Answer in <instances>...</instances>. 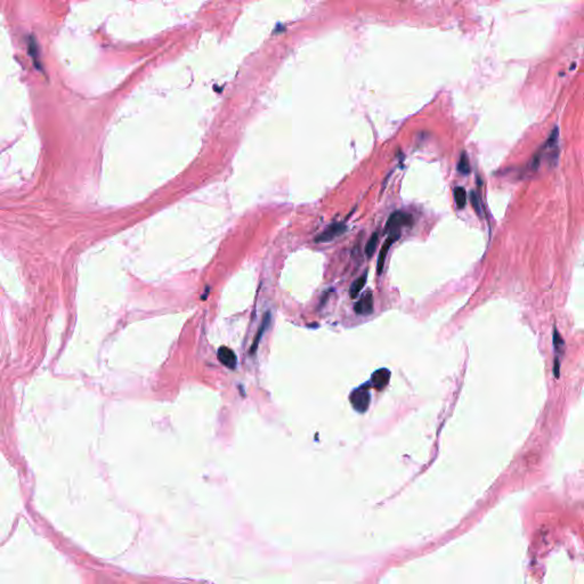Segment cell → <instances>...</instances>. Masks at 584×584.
Masks as SVG:
<instances>
[{
  "instance_id": "1",
  "label": "cell",
  "mask_w": 584,
  "mask_h": 584,
  "mask_svg": "<svg viewBox=\"0 0 584 584\" xmlns=\"http://www.w3.org/2000/svg\"><path fill=\"white\" fill-rule=\"evenodd\" d=\"M412 223H413L412 216L409 215V213L403 212V211H395L388 218L387 224H386L385 231L390 232V233L400 232L401 227H404V226H410V225H412Z\"/></svg>"
},
{
  "instance_id": "2",
  "label": "cell",
  "mask_w": 584,
  "mask_h": 584,
  "mask_svg": "<svg viewBox=\"0 0 584 584\" xmlns=\"http://www.w3.org/2000/svg\"><path fill=\"white\" fill-rule=\"evenodd\" d=\"M370 400H371V397H370V393L365 386H362V387L354 390L351 395L352 405L359 412H364V411L368 410Z\"/></svg>"
},
{
  "instance_id": "3",
  "label": "cell",
  "mask_w": 584,
  "mask_h": 584,
  "mask_svg": "<svg viewBox=\"0 0 584 584\" xmlns=\"http://www.w3.org/2000/svg\"><path fill=\"white\" fill-rule=\"evenodd\" d=\"M346 225H344L343 223H335L329 226L327 229H324V231L320 234V235L315 238V242H318V243H326V242H330L332 240H335L340 235H343V234L346 232Z\"/></svg>"
},
{
  "instance_id": "4",
  "label": "cell",
  "mask_w": 584,
  "mask_h": 584,
  "mask_svg": "<svg viewBox=\"0 0 584 584\" xmlns=\"http://www.w3.org/2000/svg\"><path fill=\"white\" fill-rule=\"evenodd\" d=\"M398 238H400V232L390 233V236L384 242V245L381 246L379 257H378V262H377V273L379 275L382 273V270H384L385 261H386V258H387V254H388L390 246H392L394 244V242L397 241Z\"/></svg>"
},
{
  "instance_id": "5",
  "label": "cell",
  "mask_w": 584,
  "mask_h": 584,
  "mask_svg": "<svg viewBox=\"0 0 584 584\" xmlns=\"http://www.w3.org/2000/svg\"><path fill=\"white\" fill-rule=\"evenodd\" d=\"M354 311L360 315L371 314L373 312V298L371 292H368L363 297H361V299L354 306Z\"/></svg>"
},
{
  "instance_id": "6",
  "label": "cell",
  "mask_w": 584,
  "mask_h": 584,
  "mask_svg": "<svg viewBox=\"0 0 584 584\" xmlns=\"http://www.w3.org/2000/svg\"><path fill=\"white\" fill-rule=\"evenodd\" d=\"M218 360H219L225 367H227L229 369L235 368L237 363L235 354H234L232 349H229L228 347H220L218 349Z\"/></svg>"
},
{
  "instance_id": "7",
  "label": "cell",
  "mask_w": 584,
  "mask_h": 584,
  "mask_svg": "<svg viewBox=\"0 0 584 584\" xmlns=\"http://www.w3.org/2000/svg\"><path fill=\"white\" fill-rule=\"evenodd\" d=\"M390 379V372L387 369H380L373 373L372 384L377 389H382L388 384Z\"/></svg>"
},
{
  "instance_id": "8",
  "label": "cell",
  "mask_w": 584,
  "mask_h": 584,
  "mask_svg": "<svg viewBox=\"0 0 584 584\" xmlns=\"http://www.w3.org/2000/svg\"><path fill=\"white\" fill-rule=\"evenodd\" d=\"M367 277H368V273H364L363 275H362V276L357 278L356 281L353 282V284L351 285V289H349V296H351L352 299H355V298L359 297L361 291L363 290V287L365 286V283H367Z\"/></svg>"
},
{
  "instance_id": "9",
  "label": "cell",
  "mask_w": 584,
  "mask_h": 584,
  "mask_svg": "<svg viewBox=\"0 0 584 584\" xmlns=\"http://www.w3.org/2000/svg\"><path fill=\"white\" fill-rule=\"evenodd\" d=\"M454 201H455V204H456V208L458 209H463L466 207V203H467V193L466 190H464L463 187H455L454 188Z\"/></svg>"
},
{
  "instance_id": "10",
  "label": "cell",
  "mask_w": 584,
  "mask_h": 584,
  "mask_svg": "<svg viewBox=\"0 0 584 584\" xmlns=\"http://www.w3.org/2000/svg\"><path fill=\"white\" fill-rule=\"evenodd\" d=\"M269 319H270V315L268 314V313H266L265 316H264V319H262V323H261V326H260V328H259V330H258V332H257V336H256V338H254L253 345H252V348H251V352H252V353H253V352L256 351V349H257V346H258V344H259V340H260L261 336H262V333H264V331H265V329H266V328H267V326H268V324H269Z\"/></svg>"
},
{
  "instance_id": "11",
  "label": "cell",
  "mask_w": 584,
  "mask_h": 584,
  "mask_svg": "<svg viewBox=\"0 0 584 584\" xmlns=\"http://www.w3.org/2000/svg\"><path fill=\"white\" fill-rule=\"evenodd\" d=\"M458 171L462 175L470 174V171H471L470 162H469V159H468V155H467L466 152H463V153L461 154V158H460V160H459Z\"/></svg>"
},
{
  "instance_id": "12",
  "label": "cell",
  "mask_w": 584,
  "mask_h": 584,
  "mask_svg": "<svg viewBox=\"0 0 584 584\" xmlns=\"http://www.w3.org/2000/svg\"><path fill=\"white\" fill-rule=\"evenodd\" d=\"M378 241H379V234L376 232V233L372 234V236L370 237V240L368 241L367 245H365V253H367V256L369 258H371L373 256L374 251H376Z\"/></svg>"
},
{
  "instance_id": "13",
  "label": "cell",
  "mask_w": 584,
  "mask_h": 584,
  "mask_svg": "<svg viewBox=\"0 0 584 584\" xmlns=\"http://www.w3.org/2000/svg\"><path fill=\"white\" fill-rule=\"evenodd\" d=\"M470 201H471L472 208H474V210L477 212V215L478 216L482 215V207H480L479 197L474 191L470 192Z\"/></svg>"
}]
</instances>
